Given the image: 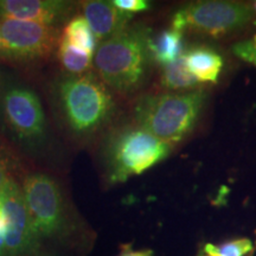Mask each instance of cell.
Listing matches in <instances>:
<instances>
[{"mask_svg":"<svg viewBox=\"0 0 256 256\" xmlns=\"http://www.w3.org/2000/svg\"><path fill=\"white\" fill-rule=\"evenodd\" d=\"M81 8L83 17L100 43L128 28V22L133 17L118 8L113 2L89 0L82 2Z\"/></svg>","mask_w":256,"mask_h":256,"instance_id":"obj_11","label":"cell"},{"mask_svg":"<svg viewBox=\"0 0 256 256\" xmlns=\"http://www.w3.org/2000/svg\"><path fill=\"white\" fill-rule=\"evenodd\" d=\"M58 98L70 130L81 136L100 130L115 110L110 88L90 72L63 78L58 86Z\"/></svg>","mask_w":256,"mask_h":256,"instance_id":"obj_3","label":"cell"},{"mask_svg":"<svg viewBox=\"0 0 256 256\" xmlns=\"http://www.w3.org/2000/svg\"><path fill=\"white\" fill-rule=\"evenodd\" d=\"M198 256H206V255H204L203 252H202V254H200V255H198Z\"/></svg>","mask_w":256,"mask_h":256,"instance_id":"obj_25","label":"cell"},{"mask_svg":"<svg viewBox=\"0 0 256 256\" xmlns=\"http://www.w3.org/2000/svg\"><path fill=\"white\" fill-rule=\"evenodd\" d=\"M162 87L171 92H183L197 89L200 86L198 80L188 69L183 55L174 62L162 66Z\"/></svg>","mask_w":256,"mask_h":256,"instance_id":"obj_13","label":"cell"},{"mask_svg":"<svg viewBox=\"0 0 256 256\" xmlns=\"http://www.w3.org/2000/svg\"><path fill=\"white\" fill-rule=\"evenodd\" d=\"M5 255H8V252H6L4 235H0V256H5Z\"/></svg>","mask_w":256,"mask_h":256,"instance_id":"obj_23","label":"cell"},{"mask_svg":"<svg viewBox=\"0 0 256 256\" xmlns=\"http://www.w3.org/2000/svg\"><path fill=\"white\" fill-rule=\"evenodd\" d=\"M72 4L62 0H0V19L54 25L68 17Z\"/></svg>","mask_w":256,"mask_h":256,"instance_id":"obj_10","label":"cell"},{"mask_svg":"<svg viewBox=\"0 0 256 256\" xmlns=\"http://www.w3.org/2000/svg\"><path fill=\"white\" fill-rule=\"evenodd\" d=\"M254 10L236 2H200L176 12L172 28L208 37H223L248 28L254 22Z\"/></svg>","mask_w":256,"mask_h":256,"instance_id":"obj_5","label":"cell"},{"mask_svg":"<svg viewBox=\"0 0 256 256\" xmlns=\"http://www.w3.org/2000/svg\"><path fill=\"white\" fill-rule=\"evenodd\" d=\"M116 256H153V250H151V249L136 250V249H133L130 243H127V244L121 246L120 252Z\"/></svg>","mask_w":256,"mask_h":256,"instance_id":"obj_21","label":"cell"},{"mask_svg":"<svg viewBox=\"0 0 256 256\" xmlns=\"http://www.w3.org/2000/svg\"><path fill=\"white\" fill-rule=\"evenodd\" d=\"M23 192L34 232L40 238H60L69 230L66 204L57 182L40 172L28 174Z\"/></svg>","mask_w":256,"mask_h":256,"instance_id":"obj_6","label":"cell"},{"mask_svg":"<svg viewBox=\"0 0 256 256\" xmlns=\"http://www.w3.org/2000/svg\"><path fill=\"white\" fill-rule=\"evenodd\" d=\"M113 4L121 11L130 14L145 11L150 8V2L146 0H114Z\"/></svg>","mask_w":256,"mask_h":256,"instance_id":"obj_19","label":"cell"},{"mask_svg":"<svg viewBox=\"0 0 256 256\" xmlns=\"http://www.w3.org/2000/svg\"><path fill=\"white\" fill-rule=\"evenodd\" d=\"M60 38L94 56L98 40L83 16H75L64 26Z\"/></svg>","mask_w":256,"mask_h":256,"instance_id":"obj_15","label":"cell"},{"mask_svg":"<svg viewBox=\"0 0 256 256\" xmlns=\"http://www.w3.org/2000/svg\"><path fill=\"white\" fill-rule=\"evenodd\" d=\"M254 10H255V12H256V2H255V5H254Z\"/></svg>","mask_w":256,"mask_h":256,"instance_id":"obj_26","label":"cell"},{"mask_svg":"<svg viewBox=\"0 0 256 256\" xmlns=\"http://www.w3.org/2000/svg\"><path fill=\"white\" fill-rule=\"evenodd\" d=\"M38 256H56V255H52V254H40V252H38Z\"/></svg>","mask_w":256,"mask_h":256,"instance_id":"obj_24","label":"cell"},{"mask_svg":"<svg viewBox=\"0 0 256 256\" xmlns=\"http://www.w3.org/2000/svg\"><path fill=\"white\" fill-rule=\"evenodd\" d=\"M5 232V216L2 211V204H0V235H4Z\"/></svg>","mask_w":256,"mask_h":256,"instance_id":"obj_22","label":"cell"},{"mask_svg":"<svg viewBox=\"0 0 256 256\" xmlns=\"http://www.w3.org/2000/svg\"><path fill=\"white\" fill-rule=\"evenodd\" d=\"M184 62L198 82L216 83L223 66L218 54L208 48H196L183 54Z\"/></svg>","mask_w":256,"mask_h":256,"instance_id":"obj_12","label":"cell"},{"mask_svg":"<svg viewBox=\"0 0 256 256\" xmlns=\"http://www.w3.org/2000/svg\"><path fill=\"white\" fill-rule=\"evenodd\" d=\"M254 250V243L249 238H238L222 244L208 243L203 249L206 256H247Z\"/></svg>","mask_w":256,"mask_h":256,"instance_id":"obj_17","label":"cell"},{"mask_svg":"<svg viewBox=\"0 0 256 256\" xmlns=\"http://www.w3.org/2000/svg\"><path fill=\"white\" fill-rule=\"evenodd\" d=\"M10 179H11V176H10L8 160L6 158L5 153L0 151V194Z\"/></svg>","mask_w":256,"mask_h":256,"instance_id":"obj_20","label":"cell"},{"mask_svg":"<svg viewBox=\"0 0 256 256\" xmlns=\"http://www.w3.org/2000/svg\"><path fill=\"white\" fill-rule=\"evenodd\" d=\"M57 57L63 69L72 76H81L89 72L94 58V56L87 51L72 46L62 38H60L57 46Z\"/></svg>","mask_w":256,"mask_h":256,"instance_id":"obj_16","label":"cell"},{"mask_svg":"<svg viewBox=\"0 0 256 256\" xmlns=\"http://www.w3.org/2000/svg\"><path fill=\"white\" fill-rule=\"evenodd\" d=\"M60 34L54 25L0 19V52L20 62L46 58L58 46Z\"/></svg>","mask_w":256,"mask_h":256,"instance_id":"obj_7","label":"cell"},{"mask_svg":"<svg viewBox=\"0 0 256 256\" xmlns=\"http://www.w3.org/2000/svg\"><path fill=\"white\" fill-rule=\"evenodd\" d=\"M2 120L16 139L28 146L46 140V119L40 98L31 89L10 87L0 101Z\"/></svg>","mask_w":256,"mask_h":256,"instance_id":"obj_8","label":"cell"},{"mask_svg":"<svg viewBox=\"0 0 256 256\" xmlns=\"http://www.w3.org/2000/svg\"><path fill=\"white\" fill-rule=\"evenodd\" d=\"M171 146L142 127H128L112 138L107 148V171L112 183H124L168 156Z\"/></svg>","mask_w":256,"mask_h":256,"instance_id":"obj_4","label":"cell"},{"mask_svg":"<svg viewBox=\"0 0 256 256\" xmlns=\"http://www.w3.org/2000/svg\"><path fill=\"white\" fill-rule=\"evenodd\" d=\"M206 98V92L202 88L145 95L134 107V118L138 126L172 146L192 132L200 120Z\"/></svg>","mask_w":256,"mask_h":256,"instance_id":"obj_2","label":"cell"},{"mask_svg":"<svg viewBox=\"0 0 256 256\" xmlns=\"http://www.w3.org/2000/svg\"><path fill=\"white\" fill-rule=\"evenodd\" d=\"M232 51L241 60L256 66V36L235 44L232 46Z\"/></svg>","mask_w":256,"mask_h":256,"instance_id":"obj_18","label":"cell"},{"mask_svg":"<svg viewBox=\"0 0 256 256\" xmlns=\"http://www.w3.org/2000/svg\"><path fill=\"white\" fill-rule=\"evenodd\" d=\"M182 37L183 32L171 28L160 34L156 40L151 38L150 51L152 60L164 66L182 57Z\"/></svg>","mask_w":256,"mask_h":256,"instance_id":"obj_14","label":"cell"},{"mask_svg":"<svg viewBox=\"0 0 256 256\" xmlns=\"http://www.w3.org/2000/svg\"><path fill=\"white\" fill-rule=\"evenodd\" d=\"M0 204L5 216L4 240L10 256L38 254L40 238L34 232L22 186L11 178L0 194Z\"/></svg>","mask_w":256,"mask_h":256,"instance_id":"obj_9","label":"cell"},{"mask_svg":"<svg viewBox=\"0 0 256 256\" xmlns=\"http://www.w3.org/2000/svg\"><path fill=\"white\" fill-rule=\"evenodd\" d=\"M32 256H38V254L37 255H32Z\"/></svg>","mask_w":256,"mask_h":256,"instance_id":"obj_27","label":"cell"},{"mask_svg":"<svg viewBox=\"0 0 256 256\" xmlns=\"http://www.w3.org/2000/svg\"><path fill=\"white\" fill-rule=\"evenodd\" d=\"M150 40L148 30L136 25L101 42L92 58L96 75L120 94L136 92L145 83L152 62Z\"/></svg>","mask_w":256,"mask_h":256,"instance_id":"obj_1","label":"cell"},{"mask_svg":"<svg viewBox=\"0 0 256 256\" xmlns=\"http://www.w3.org/2000/svg\"><path fill=\"white\" fill-rule=\"evenodd\" d=\"M5 256H10V255H5Z\"/></svg>","mask_w":256,"mask_h":256,"instance_id":"obj_28","label":"cell"}]
</instances>
